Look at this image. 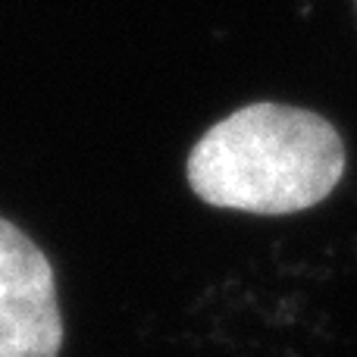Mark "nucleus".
Returning <instances> with one entry per match:
<instances>
[{"label":"nucleus","instance_id":"f257e3e1","mask_svg":"<svg viewBox=\"0 0 357 357\" xmlns=\"http://www.w3.org/2000/svg\"><path fill=\"white\" fill-rule=\"evenodd\" d=\"M345 173V144L333 123L301 107L251 104L201 135L188 185L222 210L282 216L333 195Z\"/></svg>","mask_w":357,"mask_h":357},{"label":"nucleus","instance_id":"f03ea898","mask_svg":"<svg viewBox=\"0 0 357 357\" xmlns=\"http://www.w3.org/2000/svg\"><path fill=\"white\" fill-rule=\"evenodd\" d=\"M63 317L47 254L0 216V357H60Z\"/></svg>","mask_w":357,"mask_h":357}]
</instances>
